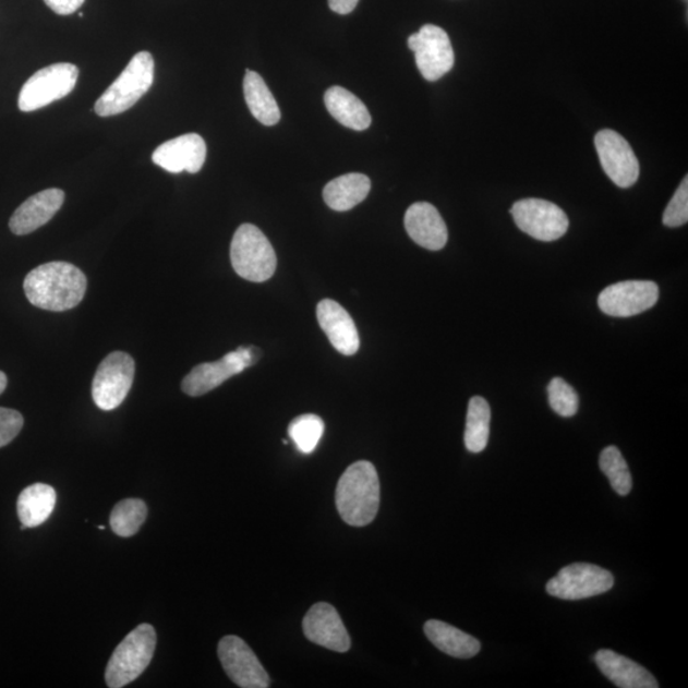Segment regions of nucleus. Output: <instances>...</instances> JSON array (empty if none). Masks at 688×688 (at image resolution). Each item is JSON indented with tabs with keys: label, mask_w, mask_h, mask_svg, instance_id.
<instances>
[{
	"label": "nucleus",
	"mask_w": 688,
	"mask_h": 688,
	"mask_svg": "<svg viewBox=\"0 0 688 688\" xmlns=\"http://www.w3.org/2000/svg\"><path fill=\"white\" fill-rule=\"evenodd\" d=\"M24 289L34 306L48 312H67L85 298L87 278L71 263L51 262L29 271Z\"/></svg>",
	"instance_id": "1"
},
{
	"label": "nucleus",
	"mask_w": 688,
	"mask_h": 688,
	"mask_svg": "<svg viewBox=\"0 0 688 688\" xmlns=\"http://www.w3.org/2000/svg\"><path fill=\"white\" fill-rule=\"evenodd\" d=\"M336 503L347 524L372 523L381 506V482L373 463L360 460L347 468L337 485Z\"/></svg>",
	"instance_id": "2"
},
{
	"label": "nucleus",
	"mask_w": 688,
	"mask_h": 688,
	"mask_svg": "<svg viewBox=\"0 0 688 688\" xmlns=\"http://www.w3.org/2000/svg\"><path fill=\"white\" fill-rule=\"evenodd\" d=\"M155 80V60L148 51L135 55L130 64L95 104L98 117L119 116L145 96Z\"/></svg>",
	"instance_id": "3"
},
{
	"label": "nucleus",
	"mask_w": 688,
	"mask_h": 688,
	"mask_svg": "<svg viewBox=\"0 0 688 688\" xmlns=\"http://www.w3.org/2000/svg\"><path fill=\"white\" fill-rule=\"evenodd\" d=\"M156 644L154 626L142 624L134 629L112 653L106 667V685L122 688L137 679L153 661Z\"/></svg>",
	"instance_id": "4"
},
{
	"label": "nucleus",
	"mask_w": 688,
	"mask_h": 688,
	"mask_svg": "<svg viewBox=\"0 0 688 688\" xmlns=\"http://www.w3.org/2000/svg\"><path fill=\"white\" fill-rule=\"evenodd\" d=\"M230 255L233 269L248 281L266 282L275 275V249L258 227L252 224L239 227L232 238Z\"/></svg>",
	"instance_id": "5"
},
{
	"label": "nucleus",
	"mask_w": 688,
	"mask_h": 688,
	"mask_svg": "<svg viewBox=\"0 0 688 688\" xmlns=\"http://www.w3.org/2000/svg\"><path fill=\"white\" fill-rule=\"evenodd\" d=\"M79 68L71 63H58L43 68L22 87L19 108L32 112L45 108L70 95L77 85Z\"/></svg>",
	"instance_id": "6"
},
{
	"label": "nucleus",
	"mask_w": 688,
	"mask_h": 688,
	"mask_svg": "<svg viewBox=\"0 0 688 688\" xmlns=\"http://www.w3.org/2000/svg\"><path fill=\"white\" fill-rule=\"evenodd\" d=\"M614 586L615 578L608 570L601 566L578 563L559 570L548 581L546 591L558 600L580 601L607 593Z\"/></svg>",
	"instance_id": "7"
},
{
	"label": "nucleus",
	"mask_w": 688,
	"mask_h": 688,
	"mask_svg": "<svg viewBox=\"0 0 688 688\" xmlns=\"http://www.w3.org/2000/svg\"><path fill=\"white\" fill-rule=\"evenodd\" d=\"M259 357L261 351L255 349V347L241 346L237 351L225 354L221 360L195 366L184 377L183 383H181V389L191 397L207 395L210 390L229 381L230 377L243 373L245 369L253 366Z\"/></svg>",
	"instance_id": "8"
},
{
	"label": "nucleus",
	"mask_w": 688,
	"mask_h": 688,
	"mask_svg": "<svg viewBox=\"0 0 688 688\" xmlns=\"http://www.w3.org/2000/svg\"><path fill=\"white\" fill-rule=\"evenodd\" d=\"M135 375L134 360L125 352L108 354L98 366L93 383L95 405L102 411L116 410L124 402Z\"/></svg>",
	"instance_id": "9"
},
{
	"label": "nucleus",
	"mask_w": 688,
	"mask_h": 688,
	"mask_svg": "<svg viewBox=\"0 0 688 688\" xmlns=\"http://www.w3.org/2000/svg\"><path fill=\"white\" fill-rule=\"evenodd\" d=\"M408 48L414 52L422 77L429 82L443 79L456 62L449 35L435 25L422 26L418 34L411 35Z\"/></svg>",
	"instance_id": "10"
},
{
	"label": "nucleus",
	"mask_w": 688,
	"mask_h": 688,
	"mask_svg": "<svg viewBox=\"0 0 688 688\" xmlns=\"http://www.w3.org/2000/svg\"><path fill=\"white\" fill-rule=\"evenodd\" d=\"M511 216L519 229L535 240L555 241L569 230V218L555 203L544 200H521L514 203Z\"/></svg>",
	"instance_id": "11"
},
{
	"label": "nucleus",
	"mask_w": 688,
	"mask_h": 688,
	"mask_svg": "<svg viewBox=\"0 0 688 688\" xmlns=\"http://www.w3.org/2000/svg\"><path fill=\"white\" fill-rule=\"evenodd\" d=\"M218 657L227 676L241 688H267L270 679L266 669L243 639L225 637L218 644Z\"/></svg>",
	"instance_id": "12"
},
{
	"label": "nucleus",
	"mask_w": 688,
	"mask_h": 688,
	"mask_svg": "<svg viewBox=\"0 0 688 688\" xmlns=\"http://www.w3.org/2000/svg\"><path fill=\"white\" fill-rule=\"evenodd\" d=\"M595 148L604 172L619 188H630L640 177V164L629 142L615 131L595 135Z\"/></svg>",
	"instance_id": "13"
},
{
	"label": "nucleus",
	"mask_w": 688,
	"mask_h": 688,
	"mask_svg": "<svg viewBox=\"0 0 688 688\" xmlns=\"http://www.w3.org/2000/svg\"><path fill=\"white\" fill-rule=\"evenodd\" d=\"M660 299V287L652 281H625L608 286L599 298L604 314L616 317L639 315Z\"/></svg>",
	"instance_id": "14"
},
{
	"label": "nucleus",
	"mask_w": 688,
	"mask_h": 688,
	"mask_svg": "<svg viewBox=\"0 0 688 688\" xmlns=\"http://www.w3.org/2000/svg\"><path fill=\"white\" fill-rule=\"evenodd\" d=\"M302 629L310 641L333 652L346 653L351 648V638L342 618L329 603L314 604L302 621Z\"/></svg>",
	"instance_id": "15"
},
{
	"label": "nucleus",
	"mask_w": 688,
	"mask_h": 688,
	"mask_svg": "<svg viewBox=\"0 0 688 688\" xmlns=\"http://www.w3.org/2000/svg\"><path fill=\"white\" fill-rule=\"evenodd\" d=\"M206 157V142L200 134L189 133L158 146L153 155V161L171 173H196L202 170Z\"/></svg>",
	"instance_id": "16"
},
{
	"label": "nucleus",
	"mask_w": 688,
	"mask_h": 688,
	"mask_svg": "<svg viewBox=\"0 0 688 688\" xmlns=\"http://www.w3.org/2000/svg\"><path fill=\"white\" fill-rule=\"evenodd\" d=\"M405 226L415 244L427 251H442L448 243V227L438 210L427 202H418L407 209Z\"/></svg>",
	"instance_id": "17"
},
{
	"label": "nucleus",
	"mask_w": 688,
	"mask_h": 688,
	"mask_svg": "<svg viewBox=\"0 0 688 688\" xmlns=\"http://www.w3.org/2000/svg\"><path fill=\"white\" fill-rule=\"evenodd\" d=\"M65 194L60 189H47L21 204L10 219V229L14 236H28L47 225L62 208Z\"/></svg>",
	"instance_id": "18"
},
{
	"label": "nucleus",
	"mask_w": 688,
	"mask_h": 688,
	"mask_svg": "<svg viewBox=\"0 0 688 688\" xmlns=\"http://www.w3.org/2000/svg\"><path fill=\"white\" fill-rule=\"evenodd\" d=\"M317 322L335 349L352 357L360 349V337L352 316L333 300H323L316 307Z\"/></svg>",
	"instance_id": "19"
},
{
	"label": "nucleus",
	"mask_w": 688,
	"mask_h": 688,
	"mask_svg": "<svg viewBox=\"0 0 688 688\" xmlns=\"http://www.w3.org/2000/svg\"><path fill=\"white\" fill-rule=\"evenodd\" d=\"M594 662L612 684L621 688H657V680L637 662L619 655L614 650L602 649L594 655Z\"/></svg>",
	"instance_id": "20"
},
{
	"label": "nucleus",
	"mask_w": 688,
	"mask_h": 688,
	"mask_svg": "<svg viewBox=\"0 0 688 688\" xmlns=\"http://www.w3.org/2000/svg\"><path fill=\"white\" fill-rule=\"evenodd\" d=\"M324 102L338 123L353 131H366L372 125V116L364 102L349 89L330 87L324 95Z\"/></svg>",
	"instance_id": "21"
},
{
	"label": "nucleus",
	"mask_w": 688,
	"mask_h": 688,
	"mask_svg": "<svg viewBox=\"0 0 688 688\" xmlns=\"http://www.w3.org/2000/svg\"><path fill=\"white\" fill-rule=\"evenodd\" d=\"M423 630L427 639L445 654L459 660H470L480 653L481 642L478 639L449 624L430 619Z\"/></svg>",
	"instance_id": "22"
},
{
	"label": "nucleus",
	"mask_w": 688,
	"mask_h": 688,
	"mask_svg": "<svg viewBox=\"0 0 688 688\" xmlns=\"http://www.w3.org/2000/svg\"><path fill=\"white\" fill-rule=\"evenodd\" d=\"M372 181L364 173H347L329 181L323 191L324 202L337 212L350 210L366 200Z\"/></svg>",
	"instance_id": "23"
},
{
	"label": "nucleus",
	"mask_w": 688,
	"mask_h": 688,
	"mask_svg": "<svg viewBox=\"0 0 688 688\" xmlns=\"http://www.w3.org/2000/svg\"><path fill=\"white\" fill-rule=\"evenodd\" d=\"M57 505L56 490L45 483H35L22 491L17 514L22 526L39 527L49 519Z\"/></svg>",
	"instance_id": "24"
},
{
	"label": "nucleus",
	"mask_w": 688,
	"mask_h": 688,
	"mask_svg": "<svg viewBox=\"0 0 688 688\" xmlns=\"http://www.w3.org/2000/svg\"><path fill=\"white\" fill-rule=\"evenodd\" d=\"M244 95L249 110L259 123L266 126L276 125L281 120V111L270 89L261 74L246 70Z\"/></svg>",
	"instance_id": "25"
},
{
	"label": "nucleus",
	"mask_w": 688,
	"mask_h": 688,
	"mask_svg": "<svg viewBox=\"0 0 688 688\" xmlns=\"http://www.w3.org/2000/svg\"><path fill=\"white\" fill-rule=\"evenodd\" d=\"M491 408L487 400L482 397H473L468 405L467 423L464 431L466 448L471 452H481L486 449L490 437Z\"/></svg>",
	"instance_id": "26"
},
{
	"label": "nucleus",
	"mask_w": 688,
	"mask_h": 688,
	"mask_svg": "<svg viewBox=\"0 0 688 688\" xmlns=\"http://www.w3.org/2000/svg\"><path fill=\"white\" fill-rule=\"evenodd\" d=\"M147 514V505L140 498H126V500L118 503L112 509L111 529L113 533L124 536V539L137 534L142 524L145 523Z\"/></svg>",
	"instance_id": "27"
},
{
	"label": "nucleus",
	"mask_w": 688,
	"mask_h": 688,
	"mask_svg": "<svg viewBox=\"0 0 688 688\" xmlns=\"http://www.w3.org/2000/svg\"><path fill=\"white\" fill-rule=\"evenodd\" d=\"M601 471L606 474L612 488L616 491L619 496H626L630 494L632 488V478L621 451L616 446H607L601 452L600 457Z\"/></svg>",
	"instance_id": "28"
},
{
	"label": "nucleus",
	"mask_w": 688,
	"mask_h": 688,
	"mask_svg": "<svg viewBox=\"0 0 688 688\" xmlns=\"http://www.w3.org/2000/svg\"><path fill=\"white\" fill-rule=\"evenodd\" d=\"M324 429L319 415L302 414L290 423L289 435L301 452L312 454L321 442Z\"/></svg>",
	"instance_id": "29"
},
{
	"label": "nucleus",
	"mask_w": 688,
	"mask_h": 688,
	"mask_svg": "<svg viewBox=\"0 0 688 688\" xmlns=\"http://www.w3.org/2000/svg\"><path fill=\"white\" fill-rule=\"evenodd\" d=\"M548 402L562 418H572L579 410V397L576 389L567 384L562 377H555L548 385Z\"/></svg>",
	"instance_id": "30"
},
{
	"label": "nucleus",
	"mask_w": 688,
	"mask_h": 688,
	"mask_svg": "<svg viewBox=\"0 0 688 688\" xmlns=\"http://www.w3.org/2000/svg\"><path fill=\"white\" fill-rule=\"evenodd\" d=\"M688 221V178L686 177L663 215V224L667 227H679Z\"/></svg>",
	"instance_id": "31"
},
{
	"label": "nucleus",
	"mask_w": 688,
	"mask_h": 688,
	"mask_svg": "<svg viewBox=\"0 0 688 688\" xmlns=\"http://www.w3.org/2000/svg\"><path fill=\"white\" fill-rule=\"evenodd\" d=\"M24 427V418L17 411L0 407V448L16 438Z\"/></svg>",
	"instance_id": "32"
},
{
	"label": "nucleus",
	"mask_w": 688,
	"mask_h": 688,
	"mask_svg": "<svg viewBox=\"0 0 688 688\" xmlns=\"http://www.w3.org/2000/svg\"><path fill=\"white\" fill-rule=\"evenodd\" d=\"M44 2L60 16H70L81 9L85 0H44Z\"/></svg>",
	"instance_id": "33"
},
{
	"label": "nucleus",
	"mask_w": 688,
	"mask_h": 688,
	"mask_svg": "<svg viewBox=\"0 0 688 688\" xmlns=\"http://www.w3.org/2000/svg\"><path fill=\"white\" fill-rule=\"evenodd\" d=\"M330 10L338 14H349L359 4V0H328Z\"/></svg>",
	"instance_id": "34"
},
{
	"label": "nucleus",
	"mask_w": 688,
	"mask_h": 688,
	"mask_svg": "<svg viewBox=\"0 0 688 688\" xmlns=\"http://www.w3.org/2000/svg\"><path fill=\"white\" fill-rule=\"evenodd\" d=\"M5 388H7V376L4 373L0 372V395H2Z\"/></svg>",
	"instance_id": "35"
}]
</instances>
